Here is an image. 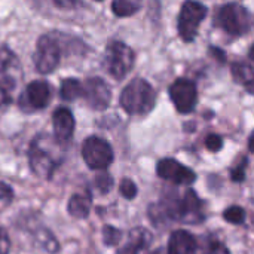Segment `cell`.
I'll list each match as a JSON object with an SVG mask.
<instances>
[{
  "mask_svg": "<svg viewBox=\"0 0 254 254\" xmlns=\"http://www.w3.org/2000/svg\"><path fill=\"white\" fill-rule=\"evenodd\" d=\"M156 103V92L144 79L131 80L121 94L122 109L132 116L149 113Z\"/></svg>",
  "mask_w": 254,
  "mask_h": 254,
  "instance_id": "obj_1",
  "label": "cell"
},
{
  "mask_svg": "<svg viewBox=\"0 0 254 254\" xmlns=\"http://www.w3.org/2000/svg\"><path fill=\"white\" fill-rule=\"evenodd\" d=\"M214 24L229 36H244L252 28V15L246 6L228 3L217 10Z\"/></svg>",
  "mask_w": 254,
  "mask_h": 254,
  "instance_id": "obj_2",
  "label": "cell"
},
{
  "mask_svg": "<svg viewBox=\"0 0 254 254\" xmlns=\"http://www.w3.org/2000/svg\"><path fill=\"white\" fill-rule=\"evenodd\" d=\"M28 162L36 176L49 180L54 176L57 167L61 164V158H58L54 150L48 147V140L45 135H37L31 143Z\"/></svg>",
  "mask_w": 254,
  "mask_h": 254,
  "instance_id": "obj_3",
  "label": "cell"
},
{
  "mask_svg": "<svg viewBox=\"0 0 254 254\" xmlns=\"http://www.w3.org/2000/svg\"><path fill=\"white\" fill-rule=\"evenodd\" d=\"M135 61L132 49L122 42H110L104 52V68L106 71L121 80L132 68Z\"/></svg>",
  "mask_w": 254,
  "mask_h": 254,
  "instance_id": "obj_4",
  "label": "cell"
},
{
  "mask_svg": "<svg viewBox=\"0 0 254 254\" xmlns=\"http://www.w3.org/2000/svg\"><path fill=\"white\" fill-rule=\"evenodd\" d=\"M21 79L18 58L7 51L0 49V106H6L12 100V92Z\"/></svg>",
  "mask_w": 254,
  "mask_h": 254,
  "instance_id": "obj_5",
  "label": "cell"
},
{
  "mask_svg": "<svg viewBox=\"0 0 254 254\" xmlns=\"http://www.w3.org/2000/svg\"><path fill=\"white\" fill-rule=\"evenodd\" d=\"M82 158L91 170L104 171L112 165L115 153L112 146L104 138L92 135L88 137L82 144Z\"/></svg>",
  "mask_w": 254,
  "mask_h": 254,
  "instance_id": "obj_6",
  "label": "cell"
},
{
  "mask_svg": "<svg viewBox=\"0 0 254 254\" xmlns=\"http://www.w3.org/2000/svg\"><path fill=\"white\" fill-rule=\"evenodd\" d=\"M207 16V7L195 0H188L179 13V34L185 42L195 40L199 25Z\"/></svg>",
  "mask_w": 254,
  "mask_h": 254,
  "instance_id": "obj_7",
  "label": "cell"
},
{
  "mask_svg": "<svg viewBox=\"0 0 254 254\" xmlns=\"http://www.w3.org/2000/svg\"><path fill=\"white\" fill-rule=\"evenodd\" d=\"M60 58H61V52H60V46L57 40L48 34L39 37L37 45H36V52H34L36 70L43 74L52 73L58 67Z\"/></svg>",
  "mask_w": 254,
  "mask_h": 254,
  "instance_id": "obj_8",
  "label": "cell"
},
{
  "mask_svg": "<svg viewBox=\"0 0 254 254\" xmlns=\"http://www.w3.org/2000/svg\"><path fill=\"white\" fill-rule=\"evenodd\" d=\"M170 97H171L177 112H180L183 115L190 113L198 103L196 85L186 77H180L170 86Z\"/></svg>",
  "mask_w": 254,
  "mask_h": 254,
  "instance_id": "obj_9",
  "label": "cell"
},
{
  "mask_svg": "<svg viewBox=\"0 0 254 254\" xmlns=\"http://www.w3.org/2000/svg\"><path fill=\"white\" fill-rule=\"evenodd\" d=\"M80 98L94 109V110H104L109 107L112 100V91L109 85L100 77H89L82 83V94Z\"/></svg>",
  "mask_w": 254,
  "mask_h": 254,
  "instance_id": "obj_10",
  "label": "cell"
},
{
  "mask_svg": "<svg viewBox=\"0 0 254 254\" xmlns=\"http://www.w3.org/2000/svg\"><path fill=\"white\" fill-rule=\"evenodd\" d=\"M156 174L158 177L167 182H171L174 185H183V186H189L196 180V174L189 167L171 158L161 159L156 164Z\"/></svg>",
  "mask_w": 254,
  "mask_h": 254,
  "instance_id": "obj_11",
  "label": "cell"
},
{
  "mask_svg": "<svg viewBox=\"0 0 254 254\" xmlns=\"http://www.w3.org/2000/svg\"><path fill=\"white\" fill-rule=\"evenodd\" d=\"M51 97L52 91L46 80H33L22 94L21 106L28 110H42L48 107Z\"/></svg>",
  "mask_w": 254,
  "mask_h": 254,
  "instance_id": "obj_12",
  "label": "cell"
},
{
  "mask_svg": "<svg viewBox=\"0 0 254 254\" xmlns=\"http://www.w3.org/2000/svg\"><path fill=\"white\" fill-rule=\"evenodd\" d=\"M52 122H54V134L57 143L60 144L68 143L74 132V118L71 112L65 107L57 109L54 112Z\"/></svg>",
  "mask_w": 254,
  "mask_h": 254,
  "instance_id": "obj_13",
  "label": "cell"
},
{
  "mask_svg": "<svg viewBox=\"0 0 254 254\" xmlns=\"http://www.w3.org/2000/svg\"><path fill=\"white\" fill-rule=\"evenodd\" d=\"M198 249L195 237L183 229L174 231L168 238V254H195Z\"/></svg>",
  "mask_w": 254,
  "mask_h": 254,
  "instance_id": "obj_14",
  "label": "cell"
},
{
  "mask_svg": "<svg viewBox=\"0 0 254 254\" xmlns=\"http://www.w3.org/2000/svg\"><path fill=\"white\" fill-rule=\"evenodd\" d=\"M152 243V235L144 228H137L129 232L128 243L122 246L116 254H141Z\"/></svg>",
  "mask_w": 254,
  "mask_h": 254,
  "instance_id": "obj_15",
  "label": "cell"
},
{
  "mask_svg": "<svg viewBox=\"0 0 254 254\" xmlns=\"http://www.w3.org/2000/svg\"><path fill=\"white\" fill-rule=\"evenodd\" d=\"M92 207V198L89 193H74L67 204L68 214L77 220H83L89 216Z\"/></svg>",
  "mask_w": 254,
  "mask_h": 254,
  "instance_id": "obj_16",
  "label": "cell"
},
{
  "mask_svg": "<svg viewBox=\"0 0 254 254\" xmlns=\"http://www.w3.org/2000/svg\"><path fill=\"white\" fill-rule=\"evenodd\" d=\"M143 0H113L112 9L118 16H131L141 7Z\"/></svg>",
  "mask_w": 254,
  "mask_h": 254,
  "instance_id": "obj_17",
  "label": "cell"
},
{
  "mask_svg": "<svg viewBox=\"0 0 254 254\" xmlns=\"http://www.w3.org/2000/svg\"><path fill=\"white\" fill-rule=\"evenodd\" d=\"M80 94H82V82H79L77 79H65V80H63L61 91H60V95H61L63 100L73 101L76 98H80Z\"/></svg>",
  "mask_w": 254,
  "mask_h": 254,
  "instance_id": "obj_18",
  "label": "cell"
},
{
  "mask_svg": "<svg viewBox=\"0 0 254 254\" xmlns=\"http://www.w3.org/2000/svg\"><path fill=\"white\" fill-rule=\"evenodd\" d=\"M232 73H234V77L237 82L243 83V85H247L250 89H252V85H253V67L247 63H235L232 65Z\"/></svg>",
  "mask_w": 254,
  "mask_h": 254,
  "instance_id": "obj_19",
  "label": "cell"
},
{
  "mask_svg": "<svg viewBox=\"0 0 254 254\" xmlns=\"http://www.w3.org/2000/svg\"><path fill=\"white\" fill-rule=\"evenodd\" d=\"M223 219L231 225H243L246 222V210L240 205L228 207L223 213Z\"/></svg>",
  "mask_w": 254,
  "mask_h": 254,
  "instance_id": "obj_20",
  "label": "cell"
},
{
  "mask_svg": "<svg viewBox=\"0 0 254 254\" xmlns=\"http://www.w3.org/2000/svg\"><path fill=\"white\" fill-rule=\"evenodd\" d=\"M103 241L107 247H115L122 241V232L112 225H106L103 228Z\"/></svg>",
  "mask_w": 254,
  "mask_h": 254,
  "instance_id": "obj_21",
  "label": "cell"
},
{
  "mask_svg": "<svg viewBox=\"0 0 254 254\" xmlns=\"http://www.w3.org/2000/svg\"><path fill=\"white\" fill-rule=\"evenodd\" d=\"M95 188L103 195L109 193L112 190V188H113V177L110 174H107L106 171L97 174V177H95Z\"/></svg>",
  "mask_w": 254,
  "mask_h": 254,
  "instance_id": "obj_22",
  "label": "cell"
},
{
  "mask_svg": "<svg viewBox=\"0 0 254 254\" xmlns=\"http://www.w3.org/2000/svg\"><path fill=\"white\" fill-rule=\"evenodd\" d=\"M119 192H121V195L125 199H129L131 201V199H134L137 196L138 189H137V185L131 179H122V182L119 185Z\"/></svg>",
  "mask_w": 254,
  "mask_h": 254,
  "instance_id": "obj_23",
  "label": "cell"
},
{
  "mask_svg": "<svg viewBox=\"0 0 254 254\" xmlns=\"http://www.w3.org/2000/svg\"><path fill=\"white\" fill-rule=\"evenodd\" d=\"M247 165H249V161H247V158H244L235 168L231 170V179H232V182L241 183V182L246 180V170H247Z\"/></svg>",
  "mask_w": 254,
  "mask_h": 254,
  "instance_id": "obj_24",
  "label": "cell"
},
{
  "mask_svg": "<svg viewBox=\"0 0 254 254\" xmlns=\"http://www.w3.org/2000/svg\"><path fill=\"white\" fill-rule=\"evenodd\" d=\"M205 146L210 152H219L223 147V138L217 134H210L205 138Z\"/></svg>",
  "mask_w": 254,
  "mask_h": 254,
  "instance_id": "obj_25",
  "label": "cell"
},
{
  "mask_svg": "<svg viewBox=\"0 0 254 254\" xmlns=\"http://www.w3.org/2000/svg\"><path fill=\"white\" fill-rule=\"evenodd\" d=\"M12 198H13V190H12V188H10L9 185L3 183V182H0V201L7 204V202L12 201Z\"/></svg>",
  "mask_w": 254,
  "mask_h": 254,
  "instance_id": "obj_26",
  "label": "cell"
},
{
  "mask_svg": "<svg viewBox=\"0 0 254 254\" xmlns=\"http://www.w3.org/2000/svg\"><path fill=\"white\" fill-rule=\"evenodd\" d=\"M10 252V240L4 229L0 228V254H9Z\"/></svg>",
  "mask_w": 254,
  "mask_h": 254,
  "instance_id": "obj_27",
  "label": "cell"
},
{
  "mask_svg": "<svg viewBox=\"0 0 254 254\" xmlns=\"http://www.w3.org/2000/svg\"><path fill=\"white\" fill-rule=\"evenodd\" d=\"M61 9H73L79 3V0H52Z\"/></svg>",
  "mask_w": 254,
  "mask_h": 254,
  "instance_id": "obj_28",
  "label": "cell"
},
{
  "mask_svg": "<svg viewBox=\"0 0 254 254\" xmlns=\"http://www.w3.org/2000/svg\"><path fill=\"white\" fill-rule=\"evenodd\" d=\"M97 1H101V0H97Z\"/></svg>",
  "mask_w": 254,
  "mask_h": 254,
  "instance_id": "obj_29",
  "label": "cell"
}]
</instances>
